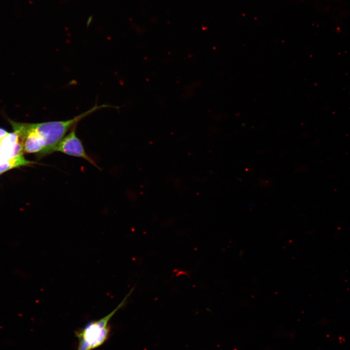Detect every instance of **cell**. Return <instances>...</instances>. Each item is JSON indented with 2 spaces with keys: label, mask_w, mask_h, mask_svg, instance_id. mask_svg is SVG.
<instances>
[{
  "label": "cell",
  "mask_w": 350,
  "mask_h": 350,
  "mask_svg": "<svg viewBox=\"0 0 350 350\" xmlns=\"http://www.w3.org/2000/svg\"><path fill=\"white\" fill-rule=\"evenodd\" d=\"M133 290L129 291L118 306L109 314L99 319L89 322L76 332L78 339L76 350H93L106 341L110 332L109 324L110 319L125 304Z\"/></svg>",
  "instance_id": "cell-1"
},
{
  "label": "cell",
  "mask_w": 350,
  "mask_h": 350,
  "mask_svg": "<svg viewBox=\"0 0 350 350\" xmlns=\"http://www.w3.org/2000/svg\"><path fill=\"white\" fill-rule=\"evenodd\" d=\"M75 127L66 135L57 145L55 152L84 158L96 167L95 162L86 153L81 140L77 137Z\"/></svg>",
  "instance_id": "cell-2"
},
{
  "label": "cell",
  "mask_w": 350,
  "mask_h": 350,
  "mask_svg": "<svg viewBox=\"0 0 350 350\" xmlns=\"http://www.w3.org/2000/svg\"><path fill=\"white\" fill-rule=\"evenodd\" d=\"M34 163L33 161L27 160L22 154L8 160H0V175L13 168Z\"/></svg>",
  "instance_id": "cell-3"
},
{
  "label": "cell",
  "mask_w": 350,
  "mask_h": 350,
  "mask_svg": "<svg viewBox=\"0 0 350 350\" xmlns=\"http://www.w3.org/2000/svg\"><path fill=\"white\" fill-rule=\"evenodd\" d=\"M8 133L5 129L0 128V138H2Z\"/></svg>",
  "instance_id": "cell-4"
},
{
  "label": "cell",
  "mask_w": 350,
  "mask_h": 350,
  "mask_svg": "<svg viewBox=\"0 0 350 350\" xmlns=\"http://www.w3.org/2000/svg\"><path fill=\"white\" fill-rule=\"evenodd\" d=\"M2 139V138H0V149L1 141Z\"/></svg>",
  "instance_id": "cell-5"
}]
</instances>
